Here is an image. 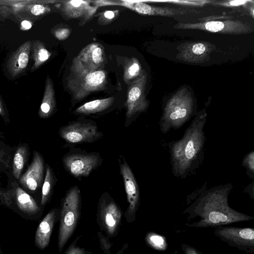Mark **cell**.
<instances>
[{"mask_svg": "<svg viewBox=\"0 0 254 254\" xmlns=\"http://www.w3.org/2000/svg\"><path fill=\"white\" fill-rule=\"evenodd\" d=\"M233 188L231 184L220 185L199 190L194 200L183 213L190 221L188 226L195 228L224 226L233 223L247 221L254 217L231 208L228 198Z\"/></svg>", "mask_w": 254, "mask_h": 254, "instance_id": "cell-1", "label": "cell"}, {"mask_svg": "<svg viewBox=\"0 0 254 254\" xmlns=\"http://www.w3.org/2000/svg\"><path fill=\"white\" fill-rule=\"evenodd\" d=\"M206 119L205 112L197 115L181 139L168 143L172 171L175 177L186 178L201 165L206 141Z\"/></svg>", "mask_w": 254, "mask_h": 254, "instance_id": "cell-2", "label": "cell"}, {"mask_svg": "<svg viewBox=\"0 0 254 254\" xmlns=\"http://www.w3.org/2000/svg\"><path fill=\"white\" fill-rule=\"evenodd\" d=\"M67 78V86L72 98L79 101L92 92L103 89L107 83L106 72L103 69L91 70L74 58Z\"/></svg>", "mask_w": 254, "mask_h": 254, "instance_id": "cell-3", "label": "cell"}, {"mask_svg": "<svg viewBox=\"0 0 254 254\" xmlns=\"http://www.w3.org/2000/svg\"><path fill=\"white\" fill-rule=\"evenodd\" d=\"M80 191L76 186L70 188L64 196L60 212L58 247L62 252L70 238L80 215Z\"/></svg>", "mask_w": 254, "mask_h": 254, "instance_id": "cell-4", "label": "cell"}, {"mask_svg": "<svg viewBox=\"0 0 254 254\" xmlns=\"http://www.w3.org/2000/svg\"><path fill=\"white\" fill-rule=\"evenodd\" d=\"M123 212L113 198L106 192L101 196L98 204L97 222L108 237L117 235L119 231Z\"/></svg>", "mask_w": 254, "mask_h": 254, "instance_id": "cell-5", "label": "cell"}, {"mask_svg": "<svg viewBox=\"0 0 254 254\" xmlns=\"http://www.w3.org/2000/svg\"><path fill=\"white\" fill-rule=\"evenodd\" d=\"M192 113V104L190 100L174 99L166 106L159 122L161 131L165 133L172 129L182 127Z\"/></svg>", "mask_w": 254, "mask_h": 254, "instance_id": "cell-6", "label": "cell"}, {"mask_svg": "<svg viewBox=\"0 0 254 254\" xmlns=\"http://www.w3.org/2000/svg\"><path fill=\"white\" fill-rule=\"evenodd\" d=\"M102 161L101 156L96 152L67 153L63 158L65 170L77 178L88 177Z\"/></svg>", "mask_w": 254, "mask_h": 254, "instance_id": "cell-7", "label": "cell"}, {"mask_svg": "<svg viewBox=\"0 0 254 254\" xmlns=\"http://www.w3.org/2000/svg\"><path fill=\"white\" fill-rule=\"evenodd\" d=\"M59 132L62 139L72 144L92 143L103 136L95 123L81 121L71 122L62 127Z\"/></svg>", "mask_w": 254, "mask_h": 254, "instance_id": "cell-8", "label": "cell"}, {"mask_svg": "<svg viewBox=\"0 0 254 254\" xmlns=\"http://www.w3.org/2000/svg\"><path fill=\"white\" fill-rule=\"evenodd\" d=\"M214 235L229 246L247 253H254V229L219 226L215 227Z\"/></svg>", "mask_w": 254, "mask_h": 254, "instance_id": "cell-9", "label": "cell"}, {"mask_svg": "<svg viewBox=\"0 0 254 254\" xmlns=\"http://www.w3.org/2000/svg\"><path fill=\"white\" fill-rule=\"evenodd\" d=\"M118 162L121 175L129 204L125 216L127 222L135 219L136 211L139 204V188L134 175L124 157L120 155Z\"/></svg>", "mask_w": 254, "mask_h": 254, "instance_id": "cell-10", "label": "cell"}, {"mask_svg": "<svg viewBox=\"0 0 254 254\" xmlns=\"http://www.w3.org/2000/svg\"><path fill=\"white\" fill-rule=\"evenodd\" d=\"M145 79V76L141 75L128 83L126 102L127 119H131L137 114L144 112L147 107V103L143 93Z\"/></svg>", "mask_w": 254, "mask_h": 254, "instance_id": "cell-11", "label": "cell"}, {"mask_svg": "<svg viewBox=\"0 0 254 254\" xmlns=\"http://www.w3.org/2000/svg\"><path fill=\"white\" fill-rule=\"evenodd\" d=\"M44 169L43 158L38 152H35L33 160L26 171L20 178L19 183L25 188L35 191L41 186Z\"/></svg>", "mask_w": 254, "mask_h": 254, "instance_id": "cell-12", "label": "cell"}, {"mask_svg": "<svg viewBox=\"0 0 254 254\" xmlns=\"http://www.w3.org/2000/svg\"><path fill=\"white\" fill-rule=\"evenodd\" d=\"M76 57L82 64L91 70L101 69L106 60L104 48L99 43L88 44Z\"/></svg>", "mask_w": 254, "mask_h": 254, "instance_id": "cell-13", "label": "cell"}, {"mask_svg": "<svg viewBox=\"0 0 254 254\" xmlns=\"http://www.w3.org/2000/svg\"><path fill=\"white\" fill-rule=\"evenodd\" d=\"M97 8L91 6L88 1L72 0L64 1L62 10L67 17L80 18L86 22L95 13Z\"/></svg>", "mask_w": 254, "mask_h": 254, "instance_id": "cell-14", "label": "cell"}, {"mask_svg": "<svg viewBox=\"0 0 254 254\" xmlns=\"http://www.w3.org/2000/svg\"><path fill=\"white\" fill-rule=\"evenodd\" d=\"M58 211L51 210L39 223L35 232V245L40 250H43L50 243L51 236L56 221Z\"/></svg>", "mask_w": 254, "mask_h": 254, "instance_id": "cell-15", "label": "cell"}, {"mask_svg": "<svg viewBox=\"0 0 254 254\" xmlns=\"http://www.w3.org/2000/svg\"><path fill=\"white\" fill-rule=\"evenodd\" d=\"M14 199L17 208L25 215H35L40 210V207L35 199L19 187L15 190Z\"/></svg>", "mask_w": 254, "mask_h": 254, "instance_id": "cell-16", "label": "cell"}, {"mask_svg": "<svg viewBox=\"0 0 254 254\" xmlns=\"http://www.w3.org/2000/svg\"><path fill=\"white\" fill-rule=\"evenodd\" d=\"M114 101V97L93 100L84 104L74 112L77 114L86 115L102 112L108 109Z\"/></svg>", "mask_w": 254, "mask_h": 254, "instance_id": "cell-17", "label": "cell"}, {"mask_svg": "<svg viewBox=\"0 0 254 254\" xmlns=\"http://www.w3.org/2000/svg\"><path fill=\"white\" fill-rule=\"evenodd\" d=\"M27 154L26 148L24 146H21L18 148L14 155L12 164V174L14 177L17 180L19 179L23 169Z\"/></svg>", "mask_w": 254, "mask_h": 254, "instance_id": "cell-18", "label": "cell"}, {"mask_svg": "<svg viewBox=\"0 0 254 254\" xmlns=\"http://www.w3.org/2000/svg\"><path fill=\"white\" fill-rule=\"evenodd\" d=\"M124 70V80L128 84L138 75L140 66L136 59L130 58L126 61Z\"/></svg>", "mask_w": 254, "mask_h": 254, "instance_id": "cell-19", "label": "cell"}, {"mask_svg": "<svg viewBox=\"0 0 254 254\" xmlns=\"http://www.w3.org/2000/svg\"><path fill=\"white\" fill-rule=\"evenodd\" d=\"M53 182V176L51 169L49 166H47L42 190V198L41 202L42 205H45L50 197Z\"/></svg>", "mask_w": 254, "mask_h": 254, "instance_id": "cell-20", "label": "cell"}, {"mask_svg": "<svg viewBox=\"0 0 254 254\" xmlns=\"http://www.w3.org/2000/svg\"><path fill=\"white\" fill-rule=\"evenodd\" d=\"M47 97L45 101L42 103L40 107V116L41 118H48L53 112L55 107V102L54 98L53 91L51 87L48 90Z\"/></svg>", "mask_w": 254, "mask_h": 254, "instance_id": "cell-21", "label": "cell"}, {"mask_svg": "<svg viewBox=\"0 0 254 254\" xmlns=\"http://www.w3.org/2000/svg\"><path fill=\"white\" fill-rule=\"evenodd\" d=\"M145 240L146 243L155 250L164 251L167 248L165 239L159 234L149 232L146 234Z\"/></svg>", "mask_w": 254, "mask_h": 254, "instance_id": "cell-22", "label": "cell"}, {"mask_svg": "<svg viewBox=\"0 0 254 254\" xmlns=\"http://www.w3.org/2000/svg\"><path fill=\"white\" fill-rule=\"evenodd\" d=\"M242 165L247 170L248 175L254 178V151L252 150L247 154L243 160Z\"/></svg>", "mask_w": 254, "mask_h": 254, "instance_id": "cell-23", "label": "cell"}, {"mask_svg": "<svg viewBox=\"0 0 254 254\" xmlns=\"http://www.w3.org/2000/svg\"><path fill=\"white\" fill-rule=\"evenodd\" d=\"M79 237H77L70 245L64 254H91V252L86 251L84 248L76 245Z\"/></svg>", "mask_w": 254, "mask_h": 254, "instance_id": "cell-24", "label": "cell"}, {"mask_svg": "<svg viewBox=\"0 0 254 254\" xmlns=\"http://www.w3.org/2000/svg\"><path fill=\"white\" fill-rule=\"evenodd\" d=\"M205 29L211 32H218L222 31L224 29V23L221 21H210L205 24Z\"/></svg>", "mask_w": 254, "mask_h": 254, "instance_id": "cell-25", "label": "cell"}, {"mask_svg": "<svg viewBox=\"0 0 254 254\" xmlns=\"http://www.w3.org/2000/svg\"><path fill=\"white\" fill-rule=\"evenodd\" d=\"M98 236L102 250L106 254H111L110 250L112 246V244L109 242L108 239L100 232L98 233Z\"/></svg>", "mask_w": 254, "mask_h": 254, "instance_id": "cell-26", "label": "cell"}, {"mask_svg": "<svg viewBox=\"0 0 254 254\" xmlns=\"http://www.w3.org/2000/svg\"><path fill=\"white\" fill-rule=\"evenodd\" d=\"M70 30L68 28H60L55 32V36L60 40H65L70 35Z\"/></svg>", "mask_w": 254, "mask_h": 254, "instance_id": "cell-27", "label": "cell"}, {"mask_svg": "<svg viewBox=\"0 0 254 254\" xmlns=\"http://www.w3.org/2000/svg\"><path fill=\"white\" fill-rule=\"evenodd\" d=\"M0 200L7 205H9L11 203V194L10 191L0 190Z\"/></svg>", "mask_w": 254, "mask_h": 254, "instance_id": "cell-28", "label": "cell"}, {"mask_svg": "<svg viewBox=\"0 0 254 254\" xmlns=\"http://www.w3.org/2000/svg\"><path fill=\"white\" fill-rule=\"evenodd\" d=\"M28 62V56L27 54L24 52L21 53L19 55L18 59L19 66L21 68H24L27 66Z\"/></svg>", "mask_w": 254, "mask_h": 254, "instance_id": "cell-29", "label": "cell"}, {"mask_svg": "<svg viewBox=\"0 0 254 254\" xmlns=\"http://www.w3.org/2000/svg\"><path fill=\"white\" fill-rule=\"evenodd\" d=\"M181 248L185 254H202L194 248L185 244H182Z\"/></svg>", "mask_w": 254, "mask_h": 254, "instance_id": "cell-30", "label": "cell"}, {"mask_svg": "<svg viewBox=\"0 0 254 254\" xmlns=\"http://www.w3.org/2000/svg\"><path fill=\"white\" fill-rule=\"evenodd\" d=\"M192 51L194 54L200 55L204 53L205 47L202 43H197L193 45Z\"/></svg>", "mask_w": 254, "mask_h": 254, "instance_id": "cell-31", "label": "cell"}, {"mask_svg": "<svg viewBox=\"0 0 254 254\" xmlns=\"http://www.w3.org/2000/svg\"><path fill=\"white\" fill-rule=\"evenodd\" d=\"M50 56V53L45 48L41 49L38 52V59L41 62H44L47 61Z\"/></svg>", "mask_w": 254, "mask_h": 254, "instance_id": "cell-32", "label": "cell"}, {"mask_svg": "<svg viewBox=\"0 0 254 254\" xmlns=\"http://www.w3.org/2000/svg\"><path fill=\"white\" fill-rule=\"evenodd\" d=\"M45 7L42 5L37 4L34 5L31 9V12L35 15H39L45 11Z\"/></svg>", "mask_w": 254, "mask_h": 254, "instance_id": "cell-33", "label": "cell"}, {"mask_svg": "<svg viewBox=\"0 0 254 254\" xmlns=\"http://www.w3.org/2000/svg\"><path fill=\"white\" fill-rule=\"evenodd\" d=\"M118 11L107 10L103 13V16L105 18L108 20H112L115 17Z\"/></svg>", "mask_w": 254, "mask_h": 254, "instance_id": "cell-34", "label": "cell"}, {"mask_svg": "<svg viewBox=\"0 0 254 254\" xmlns=\"http://www.w3.org/2000/svg\"><path fill=\"white\" fill-rule=\"evenodd\" d=\"M22 26L25 29H29L31 27V23L27 21V20H24L21 23Z\"/></svg>", "mask_w": 254, "mask_h": 254, "instance_id": "cell-35", "label": "cell"}, {"mask_svg": "<svg viewBox=\"0 0 254 254\" xmlns=\"http://www.w3.org/2000/svg\"><path fill=\"white\" fill-rule=\"evenodd\" d=\"M246 1L245 0H234L230 2V4L233 6H238L244 4Z\"/></svg>", "mask_w": 254, "mask_h": 254, "instance_id": "cell-36", "label": "cell"}, {"mask_svg": "<svg viewBox=\"0 0 254 254\" xmlns=\"http://www.w3.org/2000/svg\"><path fill=\"white\" fill-rule=\"evenodd\" d=\"M117 254H123V253H122V251H119V252L117 253Z\"/></svg>", "mask_w": 254, "mask_h": 254, "instance_id": "cell-37", "label": "cell"}, {"mask_svg": "<svg viewBox=\"0 0 254 254\" xmlns=\"http://www.w3.org/2000/svg\"><path fill=\"white\" fill-rule=\"evenodd\" d=\"M1 160H2V155H1V154L0 153V161H1Z\"/></svg>", "mask_w": 254, "mask_h": 254, "instance_id": "cell-38", "label": "cell"}, {"mask_svg": "<svg viewBox=\"0 0 254 254\" xmlns=\"http://www.w3.org/2000/svg\"><path fill=\"white\" fill-rule=\"evenodd\" d=\"M0 254H2V253H1V249H0Z\"/></svg>", "mask_w": 254, "mask_h": 254, "instance_id": "cell-39", "label": "cell"}, {"mask_svg": "<svg viewBox=\"0 0 254 254\" xmlns=\"http://www.w3.org/2000/svg\"><path fill=\"white\" fill-rule=\"evenodd\" d=\"M1 108L0 107V113H1Z\"/></svg>", "mask_w": 254, "mask_h": 254, "instance_id": "cell-40", "label": "cell"}]
</instances>
